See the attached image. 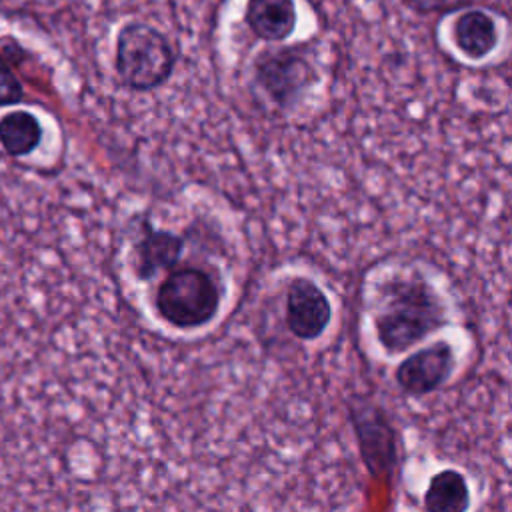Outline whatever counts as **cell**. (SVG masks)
Here are the masks:
<instances>
[{"mask_svg": "<svg viewBox=\"0 0 512 512\" xmlns=\"http://www.w3.org/2000/svg\"><path fill=\"white\" fill-rule=\"evenodd\" d=\"M444 324V302L424 274H394L380 284L372 326L388 354L410 350Z\"/></svg>", "mask_w": 512, "mask_h": 512, "instance_id": "obj_1", "label": "cell"}, {"mask_svg": "<svg viewBox=\"0 0 512 512\" xmlns=\"http://www.w3.org/2000/svg\"><path fill=\"white\" fill-rule=\"evenodd\" d=\"M174 66V48L158 28L144 22H128L120 28L114 68L124 86L136 92L154 90L172 76Z\"/></svg>", "mask_w": 512, "mask_h": 512, "instance_id": "obj_2", "label": "cell"}, {"mask_svg": "<svg viewBox=\"0 0 512 512\" xmlns=\"http://www.w3.org/2000/svg\"><path fill=\"white\" fill-rule=\"evenodd\" d=\"M218 280L200 266L172 268L158 284L154 306L158 316L180 330L208 324L220 310Z\"/></svg>", "mask_w": 512, "mask_h": 512, "instance_id": "obj_3", "label": "cell"}, {"mask_svg": "<svg viewBox=\"0 0 512 512\" xmlns=\"http://www.w3.org/2000/svg\"><path fill=\"white\" fill-rule=\"evenodd\" d=\"M254 82L276 108L290 110L318 82V72L302 46H278L254 60Z\"/></svg>", "mask_w": 512, "mask_h": 512, "instance_id": "obj_4", "label": "cell"}, {"mask_svg": "<svg viewBox=\"0 0 512 512\" xmlns=\"http://www.w3.org/2000/svg\"><path fill=\"white\" fill-rule=\"evenodd\" d=\"M348 416L366 470L378 480H392L398 468V434L386 410L366 394H354Z\"/></svg>", "mask_w": 512, "mask_h": 512, "instance_id": "obj_5", "label": "cell"}, {"mask_svg": "<svg viewBox=\"0 0 512 512\" xmlns=\"http://www.w3.org/2000/svg\"><path fill=\"white\" fill-rule=\"evenodd\" d=\"M456 368V354L450 342L438 340L408 354L394 370L398 388L414 398L442 388Z\"/></svg>", "mask_w": 512, "mask_h": 512, "instance_id": "obj_6", "label": "cell"}, {"mask_svg": "<svg viewBox=\"0 0 512 512\" xmlns=\"http://www.w3.org/2000/svg\"><path fill=\"white\" fill-rule=\"evenodd\" d=\"M332 320L326 292L308 276H294L286 286L284 322L298 340H316Z\"/></svg>", "mask_w": 512, "mask_h": 512, "instance_id": "obj_7", "label": "cell"}, {"mask_svg": "<svg viewBox=\"0 0 512 512\" xmlns=\"http://www.w3.org/2000/svg\"><path fill=\"white\" fill-rule=\"evenodd\" d=\"M184 236L176 232L156 228L150 220H142L140 236L136 240V276L140 280H150L162 270H170L178 264L184 252Z\"/></svg>", "mask_w": 512, "mask_h": 512, "instance_id": "obj_8", "label": "cell"}, {"mask_svg": "<svg viewBox=\"0 0 512 512\" xmlns=\"http://www.w3.org/2000/svg\"><path fill=\"white\" fill-rule=\"evenodd\" d=\"M246 24L252 34L266 42H280L296 28L294 0H248Z\"/></svg>", "mask_w": 512, "mask_h": 512, "instance_id": "obj_9", "label": "cell"}, {"mask_svg": "<svg viewBox=\"0 0 512 512\" xmlns=\"http://www.w3.org/2000/svg\"><path fill=\"white\" fill-rule=\"evenodd\" d=\"M454 42L462 54L472 60L488 56L498 40L496 24L490 14L484 10H466L462 12L452 28Z\"/></svg>", "mask_w": 512, "mask_h": 512, "instance_id": "obj_10", "label": "cell"}, {"mask_svg": "<svg viewBox=\"0 0 512 512\" xmlns=\"http://www.w3.org/2000/svg\"><path fill=\"white\" fill-rule=\"evenodd\" d=\"M470 488L462 472L444 468L436 472L424 490L426 512H468Z\"/></svg>", "mask_w": 512, "mask_h": 512, "instance_id": "obj_11", "label": "cell"}, {"mask_svg": "<svg viewBox=\"0 0 512 512\" xmlns=\"http://www.w3.org/2000/svg\"><path fill=\"white\" fill-rule=\"evenodd\" d=\"M42 126L32 112L14 110L0 118V144L10 156H26L38 148Z\"/></svg>", "mask_w": 512, "mask_h": 512, "instance_id": "obj_12", "label": "cell"}, {"mask_svg": "<svg viewBox=\"0 0 512 512\" xmlns=\"http://www.w3.org/2000/svg\"><path fill=\"white\" fill-rule=\"evenodd\" d=\"M24 100V88L14 74V64L0 52V106L18 104Z\"/></svg>", "mask_w": 512, "mask_h": 512, "instance_id": "obj_13", "label": "cell"}, {"mask_svg": "<svg viewBox=\"0 0 512 512\" xmlns=\"http://www.w3.org/2000/svg\"><path fill=\"white\" fill-rule=\"evenodd\" d=\"M412 10L420 14H446L470 6L476 0H404Z\"/></svg>", "mask_w": 512, "mask_h": 512, "instance_id": "obj_14", "label": "cell"}]
</instances>
